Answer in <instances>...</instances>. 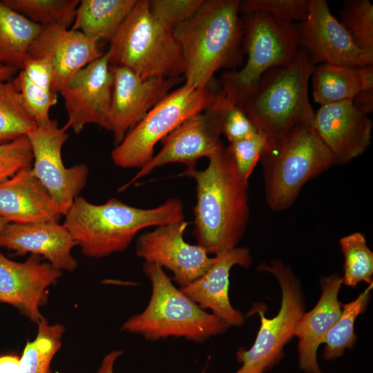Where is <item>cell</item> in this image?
<instances>
[{"label": "cell", "instance_id": "cell-1", "mask_svg": "<svg viewBox=\"0 0 373 373\" xmlns=\"http://www.w3.org/2000/svg\"><path fill=\"white\" fill-rule=\"evenodd\" d=\"M203 171L186 169L196 183L193 234L198 246L215 255L238 247L249 221V182L237 171L227 148L216 151Z\"/></svg>", "mask_w": 373, "mask_h": 373}, {"label": "cell", "instance_id": "cell-2", "mask_svg": "<svg viewBox=\"0 0 373 373\" xmlns=\"http://www.w3.org/2000/svg\"><path fill=\"white\" fill-rule=\"evenodd\" d=\"M238 0H203L185 22L173 30L183 61L184 84L209 86L221 68L242 64L243 26Z\"/></svg>", "mask_w": 373, "mask_h": 373}, {"label": "cell", "instance_id": "cell-3", "mask_svg": "<svg viewBox=\"0 0 373 373\" xmlns=\"http://www.w3.org/2000/svg\"><path fill=\"white\" fill-rule=\"evenodd\" d=\"M64 216L63 225L77 245L85 256L94 258L123 251L144 228L184 219L183 204L175 198L157 207L142 209L115 198L104 204H94L77 196Z\"/></svg>", "mask_w": 373, "mask_h": 373}, {"label": "cell", "instance_id": "cell-4", "mask_svg": "<svg viewBox=\"0 0 373 373\" xmlns=\"http://www.w3.org/2000/svg\"><path fill=\"white\" fill-rule=\"evenodd\" d=\"M142 269L151 284L150 300L142 312L122 324V332L140 334L151 341L176 337L204 343L229 329L228 324L177 288L163 267L144 262Z\"/></svg>", "mask_w": 373, "mask_h": 373}, {"label": "cell", "instance_id": "cell-5", "mask_svg": "<svg viewBox=\"0 0 373 373\" xmlns=\"http://www.w3.org/2000/svg\"><path fill=\"white\" fill-rule=\"evenodd\" d=\"M315 66L299 49L289 64L271 68L238 106L271 140L300 124L312 125L315 113L308 86Z\"/></svg>", "mask_w": 373, "mask_h": 373}, {"label": "cell", "instance_id": "cell-6", "mask_svg": "<svg viewBox=\"0 0 373 373\" xmlns=\"http://www.w3.org/2000/svg\"><path fill=\"white\" fill-rule=\"evenodd\" d=\"M261 161L265 198L273 211L289 208L309 180L321 175L336 160L312 125L300 124L277 140H269Z\"/></svg>", "mask_w": 373, "mask_h": 373}, {"label": "cell", "instance_id": "cell-7", "mask_svg": "<svg viewBox=\"0 0 373 373\" xmlns=\"http://www.w3.org/2000/svg\"><path fill=\"white\" fill-rule=\"evenodd\" d=\"M109 64L140 77L175 78L184 67L180 46L168 28L149 12L148 0H137L110 41Z\"/></svg>", "mask_w": 373, "mask_h": 373}, {"label": "cell", "instance_id": "cell-8", "mask_svg": "<svg viewBox=\"0 0 373 373\" xmlns=\"http://www.w3.org/2000/svg\"><path fill=\"white\" fill-rule=\"evenodd\" d=\"M241 19L246 63L240 70L223 73L220 78L221 91L236 105L252 92L267 71L289 64L299 50L295 23L263 12L242 14Z\"/></svg>", "mask_w": 373, "mask_h": 373}, {"label": "cell", "instance_id": "cell-9", "mask_svg": "<svg viewBox=\"0 0 373 373\" xmlns=\"http://www.w3.org/2000/svg\"><path fill=\"white\" fill-rule=\"evenodd\" d=\"M218 93L210 85L194 88L184 84L169 93L115 146L111 154L114 164L124 169L143 167L153 157L158 141L208 107Z\"/></svg>", "mask_w": 373, "mask_h": 373}, {"label": "cell", "instance_id": "cell-10", "mask_svg": "<svg viewBox=\"0 0 373 373\" xmlns=\"http://www.w3.org/2000/svg\"><path fill=\"white\" fill-rule=\"evenodd\" d=\"M277 279L281 289L278 313L271 318L264 315L260 305L251 311L260 316V327L253 345L249 350L239 349L236 360L241 367L233 373H265L283 358L285 345L294 336L295 326L305 312V298L300 283L291 269L280 260L258 265Z\"/></svg>", "mask_w": 373, "mask_h": 373}, {"label": "cell", "instance_id": "cell-11", "mask_svg": "<svg viewBox=\"0 0 373 373\" xmlns=\"http://www.w3.org/2000/svg\"><path fill=\"white\" fill-rule=\"evenodd\" d=\"M232 104L220 89L208 107L186 119L161 140V150L119 190H125L155 168L169 163H182L186 169H195L199 159L209 158L224 147L220 138L223 119Z\"/></svg>", "mask_w": 373, "mask_h": 373}, {"label": "cell", "instance_id": "cell-12", "mask_svg": "<svg viewBox=\"0 0 373 373\" xmlns=\"http://www.w3.org/2000/svg\"><path fill=\"white\" fill-rule=\"evenodd\" d=\"M67 128L59 127L57 119L37 126L26 135L32 155V172L65 215L75 198L86 186L88 169L79 163L66 168L62 161L61 149L69 137Z\"/></svg>", "mask_w": 373, "mask_h": 373}, {"label": "cell", "instance_id": "cell-13", "mask_svg": "<svg viewBox=\"0 0 373 373\" xmlns=\"http://www.w3.org/2000/svg\"><path fill=\"white\" fill-rule=\"evenodd\" d=\"M299 49L314 66L321 64L367 67L373 65V53L361 50L325 0H309L305 20L295 23Z\"/></svg>", "mask_w": 373, "mask_h": 373}, {"label": "cell", "instance_id": "cell-14", "mask_svg": "<svg viewBox=\"0 0 373 373\" xmlns=\"http://www.w3.org/2000/svg\"><path fill=\"white\" fill-rule=\"evenodd\" d=\"M109 56L107 50L81 69L59 92L68 117L64 126L77 134L90 124L107 128L113 82Z\"/></svg>", "mask_w": 373, "mask_h": 373}, {"label": "cell", "instance_id": "cell-15", "mask_svg": "<svg viewBox=\"0 0 373 373\" xmlns=\"http://www.w3.org/2000/svg\"><path fill=\"white\" fill-rule=\"evenodd\" d=\"M188 222H180L157 227L153 231L140 235L135 254L145 262L165 267L172 271L173 280L180 287L199 278L211 267V258L202 247L190 245L184 240Z\"/></svg>", "mask_w": 373, "mask_h": 373}, {"label": "cell", "instance_id": "cell-16", "mask_svg": "<svg viewBox=\"0 0 373 373\" xmlns=\"http://www.w3.org/2000/svg\"><path fill=\"white\" fill-rule=\"evenodd\" d=\"M113 91L110 117L106 130L112 132L115 146L124 138L145 115L182 77L142 79L123 66H110Z\"/></svg>", "mask_w": 373, "mask_h": 373}, {"label": "cell", "instance_id": "cell-17", "mask_svg": "<svg viewBox=\"0 0 373 373\" xmlns=\"http://www.w3.org/2000/svg\"><path fill=\"white\" fill-rule=\"evenodd\" d=\"M98 41L58 25L41 26L28 50V58L48 59L52 70L53 91L58 94L83 68L104 52Z\"/></svg>", "mask_w": 373, "mask_h": 373}, {"label": "cell", "instance_id": "cell-18", "mask_svg": "<svg viewBox=\"0 0 373 373\" xmlns=\"http://www.w3.org/2000/svg\"><path fill=\"white\" fill-rule=\"evenodd\" d=\"M62 274L41 256L31 254L24 262L13 261L0 251V303L15 307L30 321L44 320L39 307L46 302V289Z\"/></svg>", "mask_w": 373, "mask_h": 373}, {"label": "cell", "instance_id": "cell-19", "mask_svg": "<svg viewBox=\"0 0 373 373\" xmlns=\"http://www.w3.org/2000/svg\"><path fill=\"white\" fill-rule=\"evenodd\" d=\"M373 123L357 110L352 100L321 106L314 114L312 128L334 155L336 164L362 155L372 140Z\"/></svg>", "mask_w": 373, "mask_h": 373}, {"label": "cell", "instance_id": "cell-20", "mask_svg": "<svg viewBox=\"0 0 373 373\" xmlns=\"http://www.w3.org/2000/svg\"><path fill=\"white\" fill-rule=\"evenodd\" d=\"M75 241L66 228L55 221L8 224L0 231V247L17 255L42 256L57 270L74 271L77 262L71 254Z\"/></svg>", "mask_w": 373, "mask_h": 373}, {"label": "cell", "instance_id": "cell-21", "mask_svg": "<svg viewBox=\"0 0 373 373\" xmlns=\"http://www.w3.org/2000/svg\"><path fill=\"white\" fill-rule=\"evenodd\" d=\"M251 263V256L247 247H236L218 253L204 274L180 288L202 309H211L213 315L229 326L240 327L244 324L245 317L230 303L229 272L235 265L247 268Z\"/></svg>", "mask_w": 373, "mask_h": 373}, {"label": "cell", "instance_id": "cell-22", "mask_svg": "<svg viewBox=\"0 0 373 373\" xmlns=\"http://www.w3.org/2000/svg\"><path fill=\"white\" fill-rule=\"evenodd\" d=\"M342 285L339 274L322 278L318 301L312 310L301 315L295 326L294 336L298 341V365L305 373H323L317 361V350L341 315L342 303L338 296Z\"/></svg>", "mask_w": 373, "mask_h": 373}, {"label": "cell", "instance_id": "cell-23", "mask_svg": "<svg viewBox=\"0 0 373 373\" xmlns=\"http://www.w3.org/2000/svg\"><path fill=\"white\" fill-rule=\"evenodd\" d=\"M62 216L49 193L26 166L0 182V217L10 222H58Z\"/></svg>", "mask_w": 373, "mask_h": 373}, {"label": "cell", "instance_id": "cell-24", "mask_svg": "<svg viewBox=\"0 0 373 373\" xmlns=\"http://www.w3.org/2000/svg\"><path fill=\"white\" fill-rule=\"evenodd\" d=\"M312 95L320 106L346 100L365 89L373 88V65L367 67L321 64L312 75Z\"/></svg>", "mask_w": 373, "mask_h": 373}, {"label": "cell", "instance_id": "cell-25", "mask_svg": "<svg viewBox=\"0 0 373 373\" xmlns=\"http://www.w3.org/2000/svg\"><path fill=\"white\" fill-rule=\"evenodd\" d=\"M24 104L37 126L48 123L49 111L57 102L52 87V70L46 58H28L16 77Z\"/></svg>", "mask_w": 373, "mask_h": 373}, {"label": "cell", "instance_id": "cell-26", "mask_svg": "<svg viewBox=\"0 0 373 373\" xmlns=\"http://www.w3.org/2000/svg\"><path fill=\"white\" fill-rule=\"evenodd\" d=\"M137 0H81L70 29L99 41L113 37Z\"/></svg>", "mask_w": 373, "mask_h": 373}, {"label": "cell", "instance_id": "cell-27", "mask_svg": "<svg viewBox=\"0 0 373 373\" xmlns=\"http://www.w3.org/2000/svg\"><path fill=\"white\" fill-rule=\"evenodd\" d=\"M41 27L0 1V65L21 70Z\"/></svg>", "mask_w": 373, "mask_h": 373}, {"label": "cell", "instance_id": "cell-28", "mask_svg": "<svg viewBox=\"0 0 373 373\" xmlns=\"http://www.w3.org/2000/svg\"><path fill=\"white\" fill-rule=\"evenodd\" d=\"M37 126L23 101L16 78L0 86V144L10 142Z\"/></svg>", "mask_w": 373, "mask_h": 373}, {"label": "cell", "instance_id": "cell-29", "mask_svg": "<svg viewBox=\"0 0 373 373\" xmlns=\"http://www.w3.org/2000/svg\"><path fill=\"white\" fill-rule=\"evenodd\" d=\"M33 341H28L20 357L19 373H50L51 362L61 346L65 327L44 319L38 324Z\"/></svg>", "mask_w": 373, "mask_h": 373}, {"label": "cell", "instance_id": "cell-30", "mask_svg": "<svg viewBox=\"0 0 373 373\" xmlns=\"http://www.w3.org/2000/svg\"><path fill=\"white\" fill-rule=\"evenodd\" d=\"M372 286L361 292L353 301L342 304L341 316L322 341V343L325 345L323 354L325 360L338 358L346 349L354 347L356 339L354 323L357 316L363 314L367 307Z\"/></svg>", "mask_w": 373, "mask_h": 373}, {"label": "cell", "instance_id": "cell-31", "mask_svg": "<svg viewBox=\"0 0 373 373\" xmlns=\"http://www.w3.org/2000/svg\"><path fill=\"white\" fill-rule=\"evenodd\" d=\"M14 11L41 26L58 25L70 28L79 0H1Z\"/></svg>", "mask_w": 373, "mask_h": 373}, {"label": "cell", "instance_id": "cell-32", "mask_svg": "<svg viewBox=\"0 0 373 373\" xmlns=\"http://www.w3.org/2000/svg\"><path fill=\"white\" fill-rule=\"evenodd\" d=\"M339 244L345 258L343 284L353 287L361 282L372 284L373 253L365 236L353 233L343 237Z\"/></svg>", "mask_w": 373, "mask_h": 373}, {"label": "cell", "instance_id": "cell-33", "mask_svg": "<svg viewBox=\"0 0 373 373\" xmlns=\"http://www.w3.org/2000/svg\"><path fill=\"white\" fill-rule=\"evenodd\" d=\"M338 20L354 44L373 53V5L369 0H345Z\"/></svg>", "mask_w": 373, "mask_h": 373}, {"label": "cell", "instance_id": "cell-34", "mask_svg": "<svg viewBox=\"0 0 373 373\" xmlns=\"http://www.w3.org/2000/svg\"><path fill=\"white\" fill-rule=\"evenodd\" d=\"M309 0H244L240 1L241 14L263 12L272 17L290 23L305 20Z\"/></svg>", "mask_w": 373, "mask_h": 373}, {"label": "cell", "instance_id": "cell-35", "mask_svg": "<svg viewBox=\"0 0 373 373\" xmlns=\"http://www.w3.org/2000/svg\"><path fill=\"white\" fill-rule=\"evenodd\" d=\"M269 142L262 132L230 143L227 150L230 154L239 174L248 180L256 165Z\"/></svg>", "mask_w": 373, "mask_h": 373}, {"label": "cell", "instance_id": "cell-36", "mask_svg": "<svg viewBox=\"0 0 373 373\" xmlns=\"http://www.w3.org/2000/svg\"><path fill=\"white\" fill-rule=\"evenodd\" d=\"M203 0H150L151 15L164 26L173 30L190 19Z\"/></svg>", "mask_w": 373, "mask_h": 373}, {"label": "cell", "instance_id": "cell-37", "mask_svg": "<svg viewBox=\"0 0 373 373\" xmlns=\"http://www.w3.org/2000/svg\"><path fill=\"white\" fill-rule=\"evenodd\" d=\"M33 155L28 137L0 144V182L31 166Z\"/></svg>", "mask_w": 373, "mask_h": 373}, {"label": "cell", "instance_id": "cell-38", "mask_svg": "<svg viewBox=\"0 0 373 373\" xmlns=\"http://www.w3.org/2000/svg\"><path fill=\"white\" fill-rule=\"evenodd\" d=\"M258 132L251 121L237 105L227 111L222 123V134L230 143L249 137Z\"/></svg>", "mask_w": 373, "mask_h": 373}, {"label": "cell", "instance_id": "cell-39", "mask_svg": "<svg viewBox=\"0 0 373 373\" xmlns=\"http://www.w3.org/2000/svg\"><path fill=\"white\" fill-rule=\"evenodd\" d=\"M352 104L360 112L368 115L373 111V88L358 92L352 99Z\"/></svg>", "mask_w": 373, "mask_h": 373}, {"label": "cell", "instance_id": "cell-40", "mask_svg": "<svg viewBox=\"0 0 373 373\" xmlns=\"http://www.w3.org/2000/svg\"><path fill=\"white\" fill-rule=\"evenodd\" d=\"M20 357L15 354L0 356V373H19Z\"/></svg>", "mask_w": 373, "mask_h": 373}, {"label": "cell", "instance_id": "cell-41", "mask_svg": "<svg viewBox=\"0 0 373 373\" xmlns=\"http://www.w3.org/2000/svg\"><path fill=\"white\" fill-rule=\"evenodd\" d=\"M122 354L123 351L119 350H115L106 354L102 358L97 373H115V361Z\"/></svg>", "mask_w": 373, "mask_h": 373}, {"label": "cell", "instance_id": "cell-42", "mask_svg": "<svg viewBox=\"0 0 373 373\" xmlns=\"http://www.w3.org/2000/svg\"><path fill=\"white\" fill-rule=\"evenodd\" d=\"M17 71L18 70L16 68L8 66L0 65V86L3 84L10 81Z\"/></svg>", "mask_w": 373, "mask_h": 373}, {"label": "cell", "instance_id": "cell-43", "mask_svg": "<svg viewBox=\"0 0 373 373\" xmlns=\"http://www.w3.org/2000/svg\"><path fill=\"white\" fill-rule=\"evenodd\" d=\"M9 223L10 222L8 220L0 217V231Z\"/></svg>", "mask_w": 373, "mask_h": 373}, {"label": "cell", "instance_id": "cell-44", "mask_svg": "<svg viewBox=\"0 0 373 373\" xmlns=\"http://www.w3.org/2000/svg\"><path fill=\"white\" fill-rule=\"evenodd\" d=\"M200 373H205V370H204L202 371Z\"/></svg>", "mask_w": 373, "mask_h": 373}]
</instances>
